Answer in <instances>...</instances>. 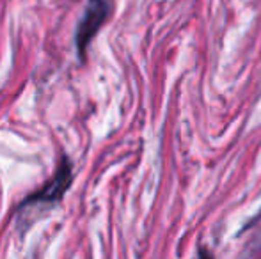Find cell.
<instances>
[{"mask_svg":"<svg viewBox=\"0 0 261 259\" xmlns=\"http://www.w3.org/2000/svg\"><path fill=\"white\" fill-rule=\"evenodd\" d=\"M109 11H110L109 0H89L86 14H84V20L79 27V34H76V48H79L80 55H84L89 43L93 41V38L98 34L100 27L105 23L107 16H109Z\"/></svg>","mask_w":261,"mask_h":259,"instance_id":"cell-1","label":"cell"},{"mask_svg":"<svg viewBox=\"0 0 261 259\" xmlns=\"http://www.w3.org/2000/svg\"><path fill=\"white\" fill-rule=\"evenodd\" d=\"M69 183H71V167H69L68 162H62V165H61V169H59L55 180L46 188H43V190L36 195V199H39V200H59L62 195H64V192H66V188L69 187Z\"/></svg>","mask_w":261,"mask_h":259,"instance_id":"cell-2","label":"cell"}]
</instances>
